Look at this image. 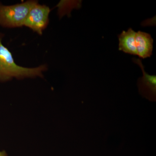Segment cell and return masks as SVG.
I'll return each mask as SVG.
<instances>
[{
    "label": "cell",
    "instance_id": "obj_2",
    "mask_svg": "<svg viewBox=\"0 0 156 156\" xmlns=\"http://www.w3.org/2000/svg\"><path fill=\"white\" fill-rule=\"evenodd\" d=\"M37 1H27L12 5H4L0 2V26L8 28L21 27L30 10Z\"/></svg>",
    "mask_w": 156,
    "mask_h": 156
},
{
    "label": "cell",
    "instance_id": "obj_3",
    "mask_svg": "<svg viewBox=\"0 0 156 156\" xmlns=\"http://www.w3.org/2000/svg\"><path fill=\"white\" fill-rule=\"evenodd\" d=\"M50 12V9L48 6L40 5L37 1L30 10L24 22V26L39 35H42L49 23Z\"/></svg>",
    "mask_w": 156,
    "mask_h": 156
},
{
    "label": "cell",
    "instance_id": "obj_5",
    "mask_svg": "<svg viewBox=\"0 0 156 156\" xmlns=\"http://www.w3.org/2000/svg\"><path fill=\"white\" fill-rule=\"evenodd\" d=\"M153 39L149 34L141 31L136 33L135 43L137 56L140 58L150 57L153 49Z\"/></svg>",
    "mask_w": 156,
    "mask_h": 156
},
{
    "label": "cell",
    "instance_id": "obj_7",
    "mask_svg": "<svg viewBox=\"0 0 156 156\" xmlns=\"http://www.w3.org/2000/svg\"><path fill=\"white\" fill-rule=\"evenodd\" d=\"M0 156H8L5 151H0Z\"/></svg>",
    "mask_w": 156,
    "mask_h": 156
},
{
    "label": "cell",
    "instance_id": "obj_4",
    "mask_svg": "<svg viewBox=\"0 0 156 156\" xmlns=\"http://www.w3.org/2000/svg\"><path fill=\"white\" fill-rule=\"evenodd\" d=\"M133 62L138 65L142 70L143 75L138 80L139 92L143 97L151 101H156V76L150 75L146 72L142 62L139 58H133Z\"/></svg>",
    "mask_w": 156,
    "mask_h": 156
},
{
    "label": "cell",
    "instance_id": "obj_6",
    "mask_svg": "<svg viewBox=\"0 0 156 156\" xmlns=\"http://www.w3.org/2000/svg\"><path fill=\"white\" fill-rule=\"evenodd\" d=\"M136 33L131 28L128 29L127 31H122L118 36L119 50L131 55H137L135 43Z\"/></svg>",
    "mask_w": 156,
    "mask_h": 156
},
{
    "label": "cell",
    "instance_id": "obj_1",
    "mask_svg": "<svg viewBox=\"0 0 156 156\" xmlns=\"http://www.w3.org/2000/svg\"><path fill=\"white\" fill-rule=\"evenodd\" d=\"M0 34V81L6 82L13 78L17 79L25 78L43 77V72L47 70L46 65L37 67H22L15 63L12 53L3 45Z\"/></svg>",
    "mask_w": 156,
    "mask_h": 156
}]
</instances>
